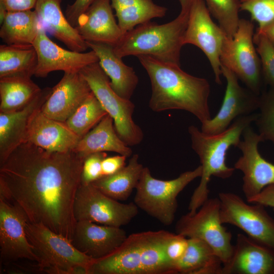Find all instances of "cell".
I'll use <instances>...</instances> for the list:
<instances>
[{
	"label": "cell",
	"mask_w": 274,
	"mask_h": 274,
	"mask_svg": "<svg viewBox=\"0 0 274 274\" xmlns=\"http://www.w3.org/2000/svg\"><path fill=\"white\" fill-rule=\"evenodd\" d=\"M144 166L139 162V155L133 154L128 163L116 173L103 176L91 184L110 197L125 200L135 189Z\"/></svg>",
	"instance_id": "obj_28"
},
{
	"label": "cell",
	"mask_w": 274,
	"mask_h": 274,
	"mask_svg": "<svg viewBox=\"0 0 274 274\" xmlns=\"http://www.w3.org/2000/svg\"><path fill=\"white\" fill-rule=\"evenodd\" d=\"M273 212H274V209H273Z\"/></svg>",
	"instance_id": "obj_46"
},
{
	"label": "cell",
	"mask_w": 274,
	"mask_h": 274,
	"mask_svg": "<svg viewBox=\"0 0 274 274\" xmlns=\"http://www.w3.org/2000/svg\"><path fill=\"white\" fill-rule=\"evenodd\" d=\"M96 53L100 67L110 80L113 89L121 97L130 100L139 83L133 68L125 64L115 52L113 46L104 43L86 42Z\"/></svg>",
	"instance_id": "obj_24"
},
{
	"label": "cell",
	"mask_w": 274,
	"mask_h": 274,
	"mask_svg": "<svg viewBox=\"0 0 274 274\" xmlns=\"http://www.w3.org/2000/svg\"><path fill=\"white\" fill-rule=\"evenodd\" d=\"M251 203H259L274 209V185L263 188L260 192L247 200Z\"/></svg>",
	"instance_id": "obj_42"
},
{
	"label": "cell",
	"mask_w": 274,
	"mask_h": 274,
	"mask_svg": "<svg viewBox=\"0 0 274 274\" xmlns=\"http://www.w3.org/2000/svg\"><path fill=\"white\" fill-rule=\"evenodd\" d=\"M28 239L41 271L51 274H88L95 259L79 251L72 241L44 225L27 222Z\"/></svg>",
	"instance_id": "obj_6"
},
{
	"label": "cell",
	"mask_w": 274,
	"mask_h": 274,
	"mask_svg": "<svg viewBox=\"0 0 274 274\" xmlns=\"http://www.w3.org/2000/svg\"><path fill=\"white\" fill-rule=\"evenodd\" d=\"M79 72L108 114L113 119L119 138L128 146L140 144L144 133L133 120L134 104L115 92L111 86L110 79L98 62L87 65Z\"/></svg>",
	"instance_id": "obj_8"
},
{
	"label": "cell",
	"mask_w": 274,
	"mask_h": 274,
	"mask_svg": "<svg viewBox=\"0 0 274 274\" xmlns=\"http://www.w3.org/2000/svg\"><path fill=\"white\" fill-rule=\"evenodd\" d=\"M52 88L42 89L27 106L19 110L0 113V164L19 146L26 142L30 119L46 100Z\"/></svg>",
	"instance_id": "obj_23"
},
{
	"label": "cell",
	"mask_w": 274,
	"mask_h": 274,
	"mask_svg": "<svg viewBox=\"0 0 274 274\" xmlns=\"http://www.w3.org/2000/svg\"><path fill=\"white\" fill-rule=\"evenodd\" d=\"M91 92L80 72L64 73L60 81L52 88L41 111L50 118L65 122Z\"/></svg>",
	"instance_id": "obj_18"
},
{
	"label": "cell",
	"mask_w": 274,
	"mask_h": 274,
	"mask_svg": "<svg viewBox=\"0 0 274 274\" xmlns=\"http://www.w3.org/2000/svg\"><path fill=\"white\" fill-rule=\"evenodd\" d=\"M38 56V63L34 73L37 77L44 78L52 72H79L90 64L98 62L94 51L79 52L67 50L51 40L45 28L41 25L33 43Z\"/></svg>",
	"instance_id": "obj_17"
},
{
	"label": "cell",
	"mask_w": 274,
	"mask_h": 274,
	"mask_svg": "<svg viewBox=\"0 0 274 274\" xmlns=\"http://www.w3.org/2000/svg\"><path fill=\"white\" fill-rule=\"evenodd\" d=\"M254 25L240 19L234 36H225L220 53L221 65L232 71L248 87L259 95L262 74L259 55L254 42Z\"/></svg>",
	"instance_id": "obj_9"
},
{
	"label": "cell",
	"mask_w": 274,
	"mask_h": 274,
	"mask_svg": "<svg viewBox=\"0 0 274 274\" xmlns=\"http://www.w3.org/2000/svg\"><path fill=\"white\" fill-rule=\"evenodd\" d=\"M193 0H179L181 5V11L188 12Z\"/></svg>",
	"instance_id": "obj_45"
},
{
	"label": "cell",
	"mask_w": 274,
	"mask_h": 274,
	"mask_svg": "<svg viewBox=\"0 0 274 274\" xmlns=\"http://www.w3.org/2000/svg\"><path fill=\"white\" fill-rule=\"evenodd\" d=\"M126 158L125 156L120 154L106 157L102 162V175H111L119 170L126 165Z\"/></svg>",
	"instance_id": "obj_41"
},
{
	"label": "cell",
	"mask_w": 274,
	"mask_h": 274,
	"mask_svg": "<svg viewBox=\"0 0 274 274\" xmlns=\"http://www.w3.org/2000/svg\"><path fill=\"white\" fill-rule=\"evenodd\" d=\"M127 236L121 227L83 220L76 222L72 243L79 251L97 260L115 251Z\"/></svg>",
	"instance_id": "obj_19"
},
{
	"label": "cell",
	"mask_w": 274,
	"mask_h": 274,
	"mask_svg": "<svg viewBox=\"0 0 274 274\" xmlns=\"http://www.w3.org/2000/svg\"><path fill=\"white\" fill-rule=\"evenodd\" d=\"M220 218L223 224L234 225L254 241L274 250V219L265 206L245 202L231 192H221Z\"/></svg>",
	"instance_id": "obj_11"
},
{
	"label": "cell",
	"mask_w": 274,
	"mask_h": 274,
	"mask_svg": "<svg viewBox=\"0 0 274 274\" xmlns=\"http://www.w3.org/2000/svg\"><path fill=\"white\" fill-rule=\"evenodd\" d=\"M41 90L30 77L0 78V113L12 112L23 108Z\"/></svg>",
	"instance_id": "obj_31"
},
{
	"label": "cell",
	"mask_w": 274,
	"mask_h": 274,
	"mask_svg": "<svg viewBox=\"0 0 274 274\" xmlns=\"http://www.w3.org/2000/svg\"><path fill=\"white\" fill-rule=\"evenodd\" d=\"M187 245V238L176 233L171 238L166 246V253L169 260L175 264L184 254Z\"/></svg>",
	"instance_id": "obj_39"
},
{
	"label": "cell",
	"mask_w": 274,
	"mask_h": 274,
	"mask_svg": "<svg viewBox=\"0 0 274 274\" xmlns=\"http://www.w3.org/2000/svg\"><path fill=\"white\" fill-rule=\"evenodd\" d=\"M223 263L204 241L187 238L185 251L175 264L176 273L222 274Z\"/></svg>",
	"instance_id": "obj_27"
},
{
	"label": "cell",
	"mask_w": 274,
	"mask_h": 274,
	"mask_svg": "<svg viewBox=\"0 0 274 274\" xmlns=\"http://www.w3.org/2000/svg\"><path fill=\"white\" fill-rule=\"evenodd\" d=\"M107 156V154L102 152L93 153L85 157L81 172V184H91L103 176L102 162Z\"/></svg>",
	"instance_id": "obj_38"
},
{
	"label": "cell",
	"mask_w": 274,
	"mask_h": 274,
	"mask_svg": "<svg viewBox=\"0 0 274 274\" xmlns=\"http://www.w3.org/2000/svg\"><path fill=\"white\" fill-rule=\"evenodd\" d=\"M225 36L220 26L212 20L203 0H193L184 37V45H193L204 53L218 84H221L220 53Z\"/></svg>",
	"instance_id": "obj_13"
},
{
	"label": "cell",
	"mask_w": 274,
	"mask_h": 274,
	"mask_svg": "<svg viewBox=\"0 0 274 274\" xmlns=\"http://www.w3.org/2000/svg\"><path fill=\"white\" fill-rule=\"evenodd\" d=\"M111 3L123 34L152 19L164 17L167 10L152 0H111Z\"/></svg>",
	"instance_id": "obj_30"
},
{
	"label": "cell",
	"mask_w": 274,
	"mask_h": 274,
	"mask_svg": "<svg viewBox=\"0 0 274 274\" xmlns=\"http://www.w3.org/2000/svg\"><path fill=\"white\" fill-rule=\"evenodd\" d=\"M240 10L248 12L261 28L274 20V0H239Z\"/></svg>",
	"instance_id": "obj_37"
},
{
	"label": "cell",
	"mask_w": 274,
	"mask_h": 274,
	"mask_svg": "<svg viewBox=\"0 0 274 274\" xmlns=\"http://www.w3.org/2000/svg\"><path fill=\"white\" fill-rule=\"evenodd\" d=\"M201 173L199 165L174 179L162 180L153 177L149 168L144 167L135 188L134 203L162 224L170 225L178 209V195L192 181L200 178Z\"/></svg>",
	"instance_id": "obj_7"
},
{
	"label": "cell",
	"mask_w": 274,
	"mask_h": 274,
	"mask_svg": "<svg viewBox=\"0 0 274 274\" xmlns=\"http://www.w3.org/2000/svg\"><path fill=\"white\" fill-rule=\"evenodd\" d=\"M62 0H37L35 11L41 25L46 31L63 43L70 50L85 52L88 47L81 37L68 21L61 9Z\"/></svg>",
	"instance_id": "obj_25"
},
{
	"label": "cell",
	"mask_w": 274,
	"mask_h": 274,
	"mask_svg": "<svg viewBox=\"0 0 274 274\" xmlns=\"http://www.w3.org/2000/svg\"><path fill=\"white\" fill-rule=\"evenodd\" d=\"M138 209L134 202H120L103 193L92 184H81L74 203L76 222L86 220L118 227L129 224L138 215Z\"/></svg>",
	"instance_id": "obj_12"
},
{
	"label": "cell",
	"mask_w": 274,
	"mask_h": 274,
	"mask_svg": "<svg viewBox=\"0 0 274 274\" xmlns=\"http://www.w3.org/2000/svg\"><path fill=\"white\" fill-rule=\"evenodd\" d=\"M107 114L91 92L65 122L81 139Z\"/></svg>",
	"instance_id": "obj_33"
},
{
	"label": "cell",
	"mask_w": 274,
	"mask_h": 274,
	"mask_svg": "<svg viewBox=\"0 0 274 274\" xmlns=\"http://www.w3.org/2000/svg\"><path fill=\"white\" fill-rule=\"evenodd\" d=\"M80 140L65 122L47 117L40 108L30 119L26 142L49 152H67L74 150Z\"/></svg>",
	"instance_id": "obj_21"
},
{
	"label": "cell",
	"mask_w": 274,
	"mask_h": 274,
	"mask_svg": "<svg viewBox=\"0 0 274 274\" xmlns=\"http://www.w3.org/2000/svg\"><path fill=\"white\" fill-rule=\"evenodd\" d=\"M257 116L258 113L240 116L226 130L215 134L205 133L194 125L188 127L192 148L198 156L202 167L199 184L190 198L189 214L195 213L209 198V183L212 176L226 179L232 175L234 168L226 164L227 151L231 147L237 146L244 130Z\"/></svg>",
	"instance_id": "obj_4"
},
{
	"label": "cell",
	"mask_w": 274,
	"mask_h": 274,
	"mask_svg": "<svg viewBox=\"0 0 274 274\" xmlns=\"http://www.w3.org/2000/svg\"><path fill=\"white\" fill-rule=\"evenodd\" d=\"M28 222L16 206L0 199V257L5 264L20 259L38 262L26 235Z\"/></svg>",
	"instance_id": "obj_16"
},
{
	"label": "cell",
	"mask_w": 274,
	"mask_h": 274,
	"mask_svg": "<svg viewBox=\"0 0 274 274\" xmlns=\"http://www.w3.org/2000/svg\"><path fill=\"white\" fill-rule=\"evenodd\" d=\"M81 157L93 153L113 152L129 157L132 151L117 134L112 118L108 114L79 141L73 150Z\"/></svg>",
	"instance_id": "obj_26"
},
{
	"label": "cell",
	"mask_w": 274,
	"mask_h": 274,
	"mask_svg": "<svg viewBox=\"0 0 274 274\" xmlns=\"http://www.w3.org/2000/svg\"><path fill=\"white\" fill-rule=\"evenodd\" d=\"M189 12L180 11L173 20L163 24L151 21L125 32L113 46L120 57L147 55L159 61L180 65L181 51Z\"/></svg>",
	"instance_id": "obj_5"
},
{
	"label": "cell",
	"mask_w": 274,
	"mask_h": 274,
	"mask_svg": "<svg viewBox=\"0 0 274 274\" xmlns=\"http://www.w3.org/2000/svg\"><path fill=\"white\" fill-rule=\"evenodd\" d=\"M242 135L243 140L237 146L242 155L234 168L243 174L242 190L247 200L265 187L274 185V164L261 155L258 146L264 141L250 126L245 128Z\"/></svg>",
	"instance_id": "obj_14"
},
{
	"label": "cell",
	"mask_w": 274,
	"mask_h": 274,
	"mask_svg": "<svg viewBox=\"0 0 274 274\" xmlns=\"http://www.w3.org/2000/svg\"><path fill=\"white\" fill-rule=\"evenodd\" d=\"M95 0H75L68 5L65 11V15L69 23L75 27L79 18Z\"/></svg>",
	"instance_id": "obj_40"
},
{
	"label": "cell",
	"mask_w": 274,
	"mask_h": 274,
	"mask_svg": "<svg viewBox=\"0 0 274 274\" xmlns=\"http://www.w3.org/2000/svg\"><path fill=\"white\" fill-rule=\"evenodd\" d=\"M38 63L33 45H0V78L12 76L31 77Z\"/></svg>",
	"instance_id": "obj_32"
},
{
	"label": "cell",
	"mask_w": 274,
	"mask_h": 274,
	"mask_svg": "<svg viewBox=\"0 0 274 274\" xmlns=\"http://www.w3.org/2000/svg\"><path fill=\"white\" fill-rule=\"evenodd\" d=\"M211 15L219 23L226 35L232 37L240 20L239 0H203Z\"/></svg>",
	"instance_id": "obj_34"
},
{
	"label": "cell",
	"mask_w": 274,
	"mask_h": 274,
	"mask_svg": "<svg viewBox=\"0 0 274 274\" xmlns=\"http://www.w3.org/2000/svg\"><path fill=\"white\" fill-rule=\"evenodd\" d=\"M137 57L151 81L149 107L153 111L184 110L192 114L201 123L212 118L208 103L210 85L207 80L187 73L180 65L147 55Z\"/></svg>",
	"instance_id": "obj_2"
},
{
	"label": "cell",
	"mask_w": 274,
	"mask_h": 274,
	"mask_svg": "<svg viewBox=\"0 0 274 274\" xmlns=\"http://www.w3.org/2000/svg\"><path fill=\"white\" fill-rule=\"evenodd\" d=\"M175 234L164 230L132 233L113 253L95 260L89 274H175L166 253Z\"/></svg>",
	"instance_id": "obj_3"
},
{
	"label": "cell",
	"mask_w": 274,
	"mask_h": 274,
	"mask_svg": "<svg viewBox=\"0 0 274 274\" xmlns=\"http://www.w3.org/2000/svg\"><path fill=\"white\" fill-rule=\"evenodd\" d=\"M111 0H95L79 18L75 27L86 42L115 45L123 33L116 22Z\"/></svg>",
	"instance_id": "obj_22"
},
{
	"label": "cell",
	"mask_w": 274,
	"mask_h": 274,
	"mask_svg": "<svg viewBox=\"0 0 274 274\" xmlns=\"http://www.w3.org/2000/svg\"><path fill=\"white\" fill-rule=\"evenodd\" d=\"M40 26L35 10L8 11L1 24L0 37L7 45H32Z\"/></svg>",
	"instance_id": "obj_29"
},
{
	"label": "cell",
	"mask_w": 274,
	"mask_h": 274,
	"mask_svg": "<svg viewBox=\"0 0 274 274\" xmlns=\"http://www.w3.org/2000/svg\"><path fill=\"white\" fill-rule=\"evenodd\" d=\"M256 32L263 35L274 46V20L261 28H257Z\"/></svg>",
	"instance_id": "obj_44"
},
{
	"label": "cell",
	"mask_w": 274,
	"mask_h": 274,
	"mask_svg": "<svg viewBox=\"0 0 274 274\" xmlns=\"http://www.w3.org/2000/svg\"><path fill=\"white\" fill-rule=\"evenodd\" d=\"M84 160L73 151L49 152L24 142L0 164V199L18 207L28 222L72 241Z\"/></svg>",
	"instance_id": "obj_1"
},
{
	"label": "cell",
	"mask_w": 274,
	"mask_h": 274,
	"mask_svg": "<svg viewBox=\"0 0 274 274\" xmlns=\"http://www.w3.org/2000/svg\"><path fill=\"white\" fill-rule=\"evenodd\" d=\"M8 11H24L34 8L37 0H0Z\"/></svg>",
	"instance_id": "obj_43"
},
{
	"label": "cell",
	"mask_w": 274,
	"mask_h": 274,
	"mask_svg": "<svg viewBox=\"0 0 274 274\" xmlns=\"http://www.w3.org/2000/svg\"><path fill=\"white\" fill-rule=\"evenodd\" d=\"M222 274H274V250L238 233Z\"/></svg>",
	"instance_id": "obj_20"
},
{
	"label": "cell",
	"mask_w": 274,
	"mask_h": 274,
	"mask_svg": "<svg viewBox=\"0 0 274 274\" xmlns=\"http://www.w3.org/2000/svg\"><path fill=\"white\" fill-rule=\"evenodd\" d=\"M175 229L176 233L187 238H196L206 242L223 264L232 255V235L221 221L218 197L208 198L195 213L182 216L176 223Z\"/></svg>",
	"instance_id": "obj_10"
},
{
	"label": "cell",
	"mask_w": 274,
	"mask_h": 274,
	"mask_svg": "<svg viewBox=\"0 0 274 274\" xmlns=\"http://www.w3.org/2000/svg\"><path fill=\"white\" fill-rule=\"evenodd\" d=\"M258 109L255 121L258 134L263 141L268 140L274 146V89L270 88L259 97Z\"/></svg>",
	"instance_id": "obj_35"
},
{
	"label": "cell",
	"mask_w": 274,
	"mask_h": 274,
	"mask_svg": "<svg viewBox=\"0 0 274 274\" xmlns=\"http://www.w3.org/2000/svg\"><path fill=\"white\" fill-rule=\"evenodd\" d=\"M254 42L260 58L263 78L274 89V46L263 35L257 32L254 35Z\"/></svg>",
	"instance_id": "obj_36"
},
{
	"label": "cell",
	"mask_w": 274,
	"mask_h": 274,
	"mask_svg": "<svg viewBox=\"0 0 274 274\" xmlns=\"http://www.w3.org/2000/svg\"><path fill=\"white\" fill-rule=\"evenodd\" d=\"M221 73L226 81L222 105L215 116L201 123V130L208 134L223 132L237 118L254 113L259 108L258 95L243 88L237 76L222 65Z\"/></svg>",
	"instance_id": "obj_15"
}]
</instances>
